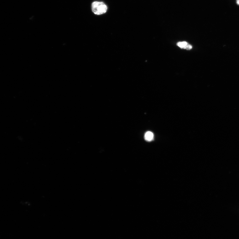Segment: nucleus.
I'll return each mask as SVG.
<instances>
[{
	"label": "nucleus",
	"instance_id": "2",
	"mask_svg": "<svg viewBox=\"0 0 239 239\" xmlns=\"http://www.w3.org/2000/svg\"><path fill=\"white\" fill-rule=\"evenodd\" d=\"M177 45L181 48L187 50H190L192 48V46L186 41H181V42H178Z\"/></svg>",
	"mask_w": 239,
	"mask_h": 239
},
{
	"label": "nucleus",
	"instance_id": "3",
	"mask_svg": "<svg viewBox=\"0 0 239 239\" xmlns=\"http://www.w3.org/2000/svg\"><path fill=\"white\" fill-rule=\"evenodd\" d=\"M154 137V134L151 132H148L145 133L144 135V139L146 141H151L153 139Z\"/></svg>",
	"mask_w": 239,
	"mask_h": 239
},
{
	"label": "nucleus",
	"instance_id": "4",
	"mask_svg": "<svg viewBox=\"0 0 239 239\" xmlns=\"http://www.w3.org/2000/svg\"><path fill=\"white\" fill-rule=\"evenodd\" d=\"M236 3L238 6H239V0H236Z\"/></svg>",
	"mask_w": 239,
	"mask_h": 239
},
{
	"label": "nucleus",
	"instance_id": "1",
	"mask_svg": "<svg viewBox=\"0 0 239 239\" xmlns=\"http://www.w3.org/2000/svg\"><path fill=\"white\" fill-rule=\"evenodd\" d=\"M91 8L93 12L98 15L106 13L107 9V7L105 3L98 2L92 3Z\"/></svg>",
	"mask_w": 239,
	"mask_h": 239
}]
</instances>
